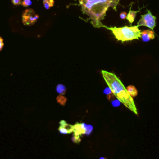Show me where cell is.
Listing matches in <instances>:
<instances>
[{
  "label": "cell",
  "instance_id": "18",
  "mask_svg": "<svg viewBox=\"0 0 159 159\" xmlns=\"http://www.w3.org/2000/svg\"><path fill=\"white\" fill-rule=\"evenodd\" d=\"M120 103H121V102H120L118 99H117V100H114L113 101H112V106H114V107H117V106H120Z\"/></svg>",
  "mask_w": 159,
  "mask_h": 159
},
{
  "label": "cell",
  "instance_id": "4",
  "mask_svg": "<svg viewBox=\"0 0 159 159\" xmlns=\"http://www.w3.org/2000/svg\"><path fill=\"white\" fill-rule=\"evenodd\" d=\"M156 17L153 16L149 10H147V13L141 15V18L137 22V26H145L153 30L156 26Z\"/></svg>",
  "mask_w": 159,
  "mask_h": 159
},
{
  "label": "cell",
  "instance_id": "7",
  "mask_svg": "<svg viewBox=\"0 0 159 159\" xmlns=\"http://www.w3.org/2000/svg\"><path fill=\"white\" fill-rule=\"evenodd\" d=\"M155 35L152 30H144L140 31V37L143 42H148L155 39Z\"/></svg>",
  "mask_w": 159,
  "mask_h": 159
},
{
  "label": "cell",
  "instance_id": "11",
  "mask_svg": "<svg viewBox=\"0 0 159 159\" xmlns=\"http://www.w3.org/2000/svg\"><path fill=\"white\" fill-rule=\"evenodd\" d=\"M84 129V135H89L91 134V133L93 131V126L91 125H89V124H86V123H84V122H82L81 123Z\"/></svg>",
  "mask_w": 159,
  "mask_h": 159
},
{
  "label": "cell",
  "instance_id": "19",
  "mask_svg": "<svg viewBox=\"0 0 159 159\" xmlns=\"http://www.w3.org/2000/svg\"><path fill=\"white\" fill-rule=\"evenodd\" d=\"M12 3L15 6H18L21 4L22 1L21 0H12Z\"/></svg>",
  "mask_w": 159,
  "mask_h": 159
},
{
  "label": "cell",
  "instance_id": "20",
  "mask_svg": "<svg viewBox=\"0 0 159 159\" xmlns=\"http://www.w3.org/2000/svg\"><path fill=\"white\" fill-rule=\"evenodd\" d=\"M127 14L125 12H121V13L120 14V15H119L120 18L122 19H126V17H127Z\"/></svg>",
  "mask_w": 159,
  "mask_h": 159
},
{
  "label": "cell",
  "instance_id": "9",
  "mask_svg": "<svg viewBox=\"0 0 159 159\" xmlns=\"http://www.w3.org/2000/svg\"><path fill=\"white\" fill-rule=\"evenodd\" d=\"M132 4L130 5V10H129V13L127 14V20H128V21L130 22V23H133V22L135 20V16H136V14L137 13L138 11H132Z\"/></svg>",
  "mask_w": 159,
  "mask_h": 159
},
{
  "label": "cell",
  "instance_id": "22",
  "mask_svg": "<svg viewBox=\"0 0 159 159\" xmlns=\"http://www.w3.org/2000/svg\"><path fill=\"white\" fill-rule=\"evenodd\" d=\"M99 159H107V158H104V157H101Z\"/></svg>",
  "mask_w": 159,
  "mask_h": 159
},
{
  "label": "cell",
  "instance_id": "8",
  "mask_svg": "<svg viewBox=\"0 0 159 159\" xmlns=\"http://www.w3.org/2000/svg\"><path fill=\"white\" fill-rule=\"evenodd\" d=\"M74 135L80 136L82 134H84V129L81 124V123H76L73 125V130Z\"/></svg>",
  "mask_w": 159,
  "mask_h": 159
},
{
  "label": "cell",
  "instance_id": "14",
  "mask_svg": "<svg viewBox=\"0 0 159 159\" xmlns=\"http://www.w3.org/2000/svg\"><path fill=\"white\" fill-rule=\"evenodd\" d=\"M104 93L105 94H106L107 98V99H108L109 100H111V99H112L113 97H114V94L112 93L111 89H110V88H109V86L107 87V88H106L104 89Z\"/></svg>",
  "mask_w": 159,
  "mask_h": 159
},
{
  "label": "cell",
  "instance_id": "5",
  "mask_svg": "<svg viewBox=\"0 0 159 159\" xmlns=\"http://www.w3.org/2000/svg\"><path fill=\"white\" fill-rule=\"evenodd\" d=\"M39 17V15L36 14L33 9H27L22 14V22L26 26H31L37 22Z\"/></svg>",
  "mask_w": 159,
  "mask_h": 159
},
{
  "label": "cell",
  "instance_id": "12",
  "mask_svg": "<svg viewBox=\"0 0 159 159\" xmlns=\"http://www.w3.org/2000/svg\"><path fill=\"white\" fill-rule=\"evenodd\" d=\"M56 91L60 95H64L66 93V89L65 86H64L63 84H58L56 87Z\"/></svg>",
  "mask_w": 159,
  "mask_h": 159
},
{
  "label": "cell",
  "instance_id": "10",
  "mask_svg": "<svg viewBox=\"0 0 159 159\" xmlns=\"http://www.w3.org/2000/svg\"><path fill=\"white\" fill-rule=\"evenodd\" d=\"M127 91L132 98L135 97L137 95V90L135 88V87L133 85L128 86L127 88Z\"/></svg>",
  "mask_w": 159,
  "mask_h": 159
},
{
  "label": "cell",
  "instance_id": "13",
  "mask_svg": "<svg viewBox=\"0 0 159 159\" xmlns=\"http://www.w3.org/2000/svg\"><path fill=\"white\" fill-rule=\"evenodd\" d=\"M43 6L45 9H48L54 5V0H43Z\"/></svg>",
  "mask_w": 159,
  "mask_h": 159
},
{
  "label": "cell",
  "instance_id": "1",
  "mask_svg": "<svg viewBox=\"0 0 159 159\" xmlns=\"http://www.w3.org/2000/svg\"><path fill=\"white\" fill-rule=\"evenodd\" d=\"M78 5L81 7V11L88 17L85 20L88 22L91 20V24L96 28L104 27L101 22L105 18L106 12L109 7H112L117 11V6L119 0H76Z\"/></svg>",
  "mask_w": 159,
  "mask_h": 159
},
{
  "label": "cell",
  "instance_id": "17",
  "mask_svg": "<svg viewBox=\"0 0 159 159\" xmlns=\"http://www.w3.org/2000/svg\"><path fill=\"white\" fill-rule=\"evenodd\" d=\"M21 4L22 5L23 7L29 6L32 4V1L31 0H23V1H22Z\"/></svg>",
  "mask_w": 159,
  "mask_h": 159
},
{
  "label": "cell",
  "instance_id": "16",
  "mask_svg": "<svg viewBox=\"0 0 159 159\" xmlns=\"http://www.w3.org/2000/svg\"><path fill=\"white\" fill-rule=\"evenodd\" d=\"M71 140L73 142L75 143H79L81 142V138L79 135H75L73 134V137H71Z\"/></svg>",
  "mask_w": 159,
  "mask_h": 159
},
{
  "label": "cell",
  "instance_id": "6",
  "mask_svg": "<svg viewBox=\"0 0 159 159\" xmlns=\"http://www.w3.org/2000/svg\"><path fill=\"white\" fill-rule=\"evenodd\" d=\"M58 130L62 134H70L73 130V125L68 124L64 120H61L60 121V127Z\"/></svg>",
  "mask_w": 159,
  "mask_h": 159
},
{
  "label": "cell",
  "instance_id": "3",
  "mask_svg": "<svg viewBox=\"0 0 159 159\" xmlns=\"http://www.w3.org/2000/svg\"><path fill=\"white\" fill-rule=\"evenodd\" d=\"M104 27L110 30L114 34L117 41H130L134 39H139L140 37V30L137 25L124 26L122 27H109L106 25Z\"/></svg>",
  "mask_w": 159,
  "mask_h": 159
},
{
  "label": "cell",
  "instance_id": "15",
  "mask_svg": "<svg viewBox=\"0 0 159 159\" xmlns=\"http://www.w3.org/2000/svg\"><path fill=\"white\" fill-rule=\"evenodd\" d=\"M57 101L61 105L65 106V103H66V102L67 101V99H66V97L63 96V95H59V96H58L57 97Z\"/></svg>",
  "mask_w": 159,
  "mask_h": 159
},
{
  "label": "cell",
  "instance_id": "21",
  "mask_svg": "<svg viewBox=\"0 0 159 159\" xmlns=\"http://www.w3.org/2000/svg\"><path fill=\"white\" fill-rule=\"evenodd\" d=\"M4 47V42H3V39L0 36V51Z\"/></svg>",
  "mask_w": 159,
  "mask_h": 159
},
{
  "label": "cell",
  "instance_id": "2",
  "mask_svg": "<svg viewBox=\"0 0 159 159\" xmlns=\"http://www.w3.org/2000/svg\"><path fill=\"white\" fill-rule=\"evenodd\" d=\"M102 75L108 86L111 89L114 96L129 109L137 114V110L133 98L128 93L122 81L112 73L104 70L101 71Z\"/></svg>",
  "mask_w": 159,
  "mask_h": 159
}]
</instances>
